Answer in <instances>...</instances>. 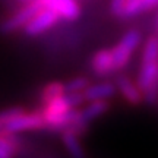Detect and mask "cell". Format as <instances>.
I'll use <instances>...</instances> for the list:
<instances>
[{"label": "cell", "mask_w": 158, "mask_h": 158, "mask_svg": "<svg viewBox=\"0 0 158 158\" xmlns=\"http://www.w3.org/2000/svg\"><path fill=\"white\" fill-rule=\"evenodd\" d=\"M84 102H85L84 92H66L64 95L57 97L54 100H51L50 102H47L44 108L41 110L45 120V127L53 130L62 116H64L72 108L82 106Z\"/></svg>", "instance_id": "6da1fadb"}, {"label": "cell", "mask_w": 158, "mask_h": 158, "mask_svg": "<svg viewBox=\"0 0 158 158\" xmlns=\"http://www.w3.org/2000/svg\"><path fill=\"white\" fill-rule=\"evenodd\" d=\"M142 41V34L138 29H130L122 37L116 47H113L114 57V70H123L127 63L130 62V57L139 47Z\"/></svg>", "instance_id": "7a4b0ae2"}, {"label": "cell", "mask_w": 158, "mask_h": 158, "mask_svg": "<svg viewBox=\"0 0 158 158\" xmlns=\"http://www.w3.org/2000/svg\"><path fill=\"white\" fill-rule=\"evenodd\" d=\"M138 86L148 104H155L158 98V60L142 62L141 72L138 75Z\"/></svg>", "instance_id": "3957f363"}, {"label": "cell", "mask_w": 158, "mask_h": 158, "mask_svg": "<svg viewBox=\"0 0 158 158\" xmlns=\"http://www.w3.org/2000/svg\"><path fill=\"white\" fill-rule=\"evenodd\" d=\"M41 9H43V6L38 0L28 2L21 10H18L15 15H12L10 18H7L6 21L0 23V32L2 34H10V32H15L18 29H22Z\"/></svg>", "instance_id": "277c9868"}, {"label": "cell", "mask_w": 158, "mask_h": 158, "mask_svg": "<svg viewBox=\"0 0 158 158\" xmlns=\"http://www.w3.org/2000/svg\"><path fill=\"white\" fill-rule=\"evenodd\" d=\"M59 19H60V15H59L57 12L51 10L48 7H43V9L23 27V31H25V34L29 35V37H35V35H40V34H43V32H45L47 29L53 28V27L59 22Z\"/></svg>", "instance_id": "5b68a950"}, {"label": "cell", "mask_w": 158, "mask_h": 158, "mask_svg": "<svg viewBox=\"0 0 158 158\" xmlns=\"http://www.w3.org/2000/svg\"><path fill=\"white\" fill-rule=\"evenodd\" d=\"M45 127V120L43 116L41 110H35V111H23L21 116L13 118L12 122L5 126V129L10 130V132H22V130H34V129H44Z\"/></svg>", "instance_id": "8992f818"}, {"label": "cell", "mask_w": 158, "mask_h": 158, "mask_svg": "<svg viewBox=\"0 0 158 158\" xmlns=\"http://www.w3.org/2000/svg\"><path fill=\"white\" fill-rule=\"evenodd\" d=\"M43 7L57 12L60 18L68 21H76L81 16V6L76 0H38Z\"/></svg>", "instance_id": "52a82bcc"}, {"label": "cell", "mask_w": 158, "mask_h": 158, "mask_svg": "<svg viewBox=\"0 0 158 158\" xmlns=\"http://www.w3.org/2000/svg\"><path fill=\"white\" fill-rule=\"evenodd\" d=\"M116 86H117L118 92L122 94V97L124 98V101L129 102L130 106H139L142 101H145L141 88L129 76L118 75L117 81H116Z\"/></svg>", "instance_id": "ba28073f"}, {"label": "cell", "mask_w": 158, "mask_h": 158, "mask_svg": "<svg viewBox=\"0 0 158 158\" xmlns=\"http://www.w3.org/2000/svg\"><path fill=\"white\" fill-rule=\"evenodd\" d=\"M91 68L97 76H106L114 72V57L111 50H100L92 56Z\"/></svg>", "instance_id": "9c48e42d"}, {"label": "cell", "mask_w": 158, "mask_h": 158, "mask_svg": "<svg viewBox=\"0 0 158 158\" xmlns=\"http://www.w3.org/2000/svg\"><path fill=\"white\" fill-rule=\"evenodd\" d=\"M117 86L111 82H101V84H91L84 91L85 101H94V100H110L116 95Z\"/></svg>", "instance_id": "30bf717a"}, {"label": "cell", "mask_w": 158, "mask_h": 158, "mask_svg": "<svg viewBox=\"0 0 158 158\" xmlns=\"http://www.w3.org/2000/svg\"><path fill=\"white\" fill-rule=\"evenodd\" d=\"M158 0H126V5L123 7L122 16L120 18H132L139 13L148 12L157 7Z\"/></svg>", "instance_id": "8fae6325"}, {"label": "cell", "mask_w": 158, "mask_h": 158, "mask_svg": "<svg viewBox=\"0 0 158 158\" xmlns=\"http://www.w3.org/2000/svg\"><path fill=\"white\" fill-rule=\"evenodd\" d=\"M108 110H110L108 100H94V101H88V104L81 110V116L86 123H91L94 118L100 117Z\"/></svg>", "instance_id": "7c38bea8"}, {"label": "cell", "mask_w": 158, "mask_h": 158, "mask_svg": "<svg viewBox=\"0 0 158 158\" xmlns=\"http://www.w3.org/2000/svg\"><path fill=\"white\" fill-rule=\"evenodd\" d=\"M62 141L72 158H85L84 148L79 142V136L70 129L62 130Z\"/></svg>", "instance_id": "4fadbf2b"}, {"label": "cell", "mask_w": 158, "mask_h": 158, "mask_svg": "<svg viewBox=\"0 0 158 158\" xmlns=\"http://www.w3.org/2000/svg\"><path fill=\"white\" fill-rule=\"evenodd\" d=\"M0 147H3L5 149H7L12 155H16L21 148H22V142L18 138V135L15 132H10L7 129L0 130Z\"/></svg>", "instance_id": "5bb4252c"}, {"label": "cell", "mask_w": 158, "mask_h": 158, "mask_svg": "<svg viewBox=\"0 0 158 158\" xmlns=\"http://www.w3.org/2000/svg\"><path fill=\"white\" fill-rule=\"evenodd\" d=\"M66 94V88H64V84L60 82V81H54V82H50L47 84L41 91V104L45 106L47 102H50L51 100H54L57 97L64 95Z\"/></svg>", "instance_id": "9a60e30c"}, {"label": "cell", "mask_w": 158, "mask_h": 158, "mask_svg": "<svg viewBox=\"0 0 158 158\" xmlns=\"http://www.w3.org/2000/svg\"><path fill=\"white\" fill-rule=\"evenodd\" d=\"M158 60V35H151L147 40L142 51V62Z\"/></svg>", "instance_id": "2e32d148"}, {"label": "cell", "mask_w": 158, "mask_h": 158, "mask_svg": "<svg viewBox=\"0 0 158 158\" xmlns=\"http://www.w3.org/2000/svg\"><path fill=\"white\" fill-rule=\"evenodd\" d=\"M91 85V81L85 76H78V78H73L68 81L64 84V88H66V92H84L88 86Z\"/></svg>", "instance_id": "e0dca14e"}, {"label": "cell", "mask_w": 158, "mask_h": 158, "mask_svg": "<svg viewBox=\"0 0 158 158\" xmlns=\"http://www.w3.org/2000/svg\"><path fill=\"white\" fill-rule=\"evenodd\" d=\"M25 110L22 107H12V108H6L3 111H0V122L5 124H7L9 122H12L13 118H16L18 116H21Z\"/></svg>", "instance_id": "ac0fdd59"}, {"label": "cell", "mask_w": 158, "mask_h": 158, "mask_svg": "<svg viewBox=\"0 0 158 158\" xmlns=\"http://www.w3.org/2000/svg\"><path fill=\"white\" fill-rule=\"evenodd\" d=\"M124 5H126V0H111V5H110L111 13L116 15V16H122Z\"/></svg>", "instance_id": "d6986e66"}, {"label": "cell", "mask_w": 158, "mask_h": 158, "mask_svg": "<svg viewBox=\"0 0 158 158\" xmlns=\"http://www.w3.org/2000/svg\"><path fill=\"white\" fill-rule=\"evenodd\" d=\"M13 155H12L7 149H5L3 147H0V158H12Z\"/></svg>", "instance_id": "ffe728a7"}, {"label": "cell", "mask_w": 158, "mask_h": 158, "mask_svg": "<svg viewBox=\"0 0 158 158\" xmlns=\"http://www.w3.org/2000/svg\"><path fill=\"white\" fill-rule=\"evenodd\" d=\"M2 129H5V124H3L2 122H0V130H2Z\"/></svg>", "instance_id": "44dd1931"}, {"label": "cell", "mask_w": 158, "mask_h": 158, "mask_svg": "<svg viewBox=\"0 0 158 158\" xmlns=\"http://www.w3.org/2000/svg\"><path fill=\"white\" fill-rule=\"evenodd\" d=\"M157 35H158V16H157Z\"/></svg>", "instance_id": "7402d4cb"}, {"label": "cell", "mask_w": 158, "mask_h": 158, "mask_svg": "<svg viewBox=\"0 0 158 158\" xmlns=\"http://www.w3.org/2000/svg\"><path fill=\"white\" fill-rule=\"evenodd\" d=\"M22 2H27V3H28V2H32V0H22Z\"/></svg>", "instance_id": "603a6c76"}]
</instances>
